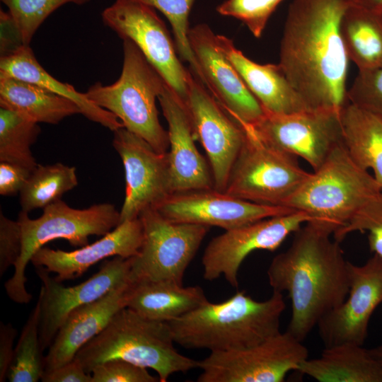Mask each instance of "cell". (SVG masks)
Instances as JSON below:
<instances>
[{"label": "cell", "mask_w": 382, "mask_h": 382, "mask_svg": "<svg viewBox=\"0 0 382 382\" xmlns=\"http://www.w3.org/2000/svg\"><path fill=\"white\" fill-rule=\"evenodd\" d=\"M340 32L348 59L359 70L382 67V14L352 1L342 16Z\"/></svg>", "instance_id": "cell-29"}, {"label": "cell", "mask_w": 382, "mask_h": 382, "mask_svg": "<svg viewBox=\"0 0 382 382\" xmlns=\"http://www.w3.org/2000/svg\"><path fill=\"white\" fill-rule=\"evenodd\" d=\"M92 382H157L158 377L146 368L129 361L114 359L96 365L91 371Z\"/></svg>", "instance_id": "cell-38"}, {"label": "cell", "mask_w": 382, "mask_h": 382, "mask_svg": "<svg viewBox=\"0 0 382 382\" xmlns=\"http://www.w3.org/2000/svg\"><path fill=\"white\" fill-rule=\"evenodd\" d=\"M0 108L37 123L51 125L81 114L79 107L68 98L33 83L6 76L0 77Z\"/></svg>", "instance_id": "cell-27"}, {"label": "cell", "mask_w": 382, "mask_h": 382, "mask_svg": "<svg viewBox=\"0 0 382 382\" xmlns=\"http://www.w3.org/2000/svg\"><path fill=\"white\" fill-rule=\"evenodd\" d=\"M154 208L173 222L217 226L224 230L296 211L251 202L214 188L175 192Z\"/></svg>", "instance_id": "cell-17"}, {"label": "cell", "mask_w": 382, "mask_h": 382, "mask_svg": "<svg viewBox=\"0 0 382 382\" xmlns=\"http://www.w3.org/2000/svg\"><path fill=\"white\" fill-rule=\"evenodd\" d=\"M311 221L306 213L295 211L225 230L213 238L204 251V278L212 281L223 276L237 288L239 268L249 254L258 250H275L289 235Z\"/></svg>", "instance_id": "cell-13"}, {"label": "cell", "mask_w": 382, "mask_h": 382, "mask_svg": "<svg viewBox=\"0 0 382 382\" xmlns=\"http://www.w3.org/2000/svg\"><path fill=\"white\" fill-rule=\"evenodd\" d=\"M267 271L273 291L287 292L291 316L286 331L303 342L320 320L349 292V263L340 242L325 227L308 221Z\"/></svg>", "instance_id": "cell-2"}, {"label": "cell", "mask_w": 382, "mask_h": 382, "mask_svg": "<svg viewBox=\"0 0 382 382\" xmlns=\"http://www.w3.org/2000/svg\"><path fill=\"white\" fill-rule=\"evenodd\" d=\"M342 144L361 169L372 170L382 187V118L347 103L340 111Z\"/></svg>", "instance_id": "cell-28"}, {"label": "cell", "mask_w": 382, "mask_h": 382, "mask_svg": "<svg viewBox=\"0 0 382 382\" xmlns=\"http://www.w3.org/2000/svg\"><path fill=\"white\" fill-rule=\"evenodd\" d=\"M78 185L76 169L62 163L38 164L20 191L21 209L28 213L61 199Z\"/></svg>", "instance_id": "cell-30"}, {"label": "cell", "mask_w": 382, "mask_h": 382, "mask_svg": "<svg viewBox=\"0 0 382 382\" xmlns=\"http://www.w3.org/2000/svg\"><path fill=\"white\" fill-rule=\"evenodd\" d=\"M186 106L196 140L207 154L214 188L224 192L232 167L243 146L245 131L190 69Z\"/></svg>", "instance_id": "cell-15"}, {"label": "cell", "mask_w": 382, "mask_h": 382, "mask_svg": "<svg viewBox=\"0 0 382 382\" xmlns=\"http://www.w3.org/2000/svg\"><path fill=\"white\" fill-rule=\"evenodd\" d=\"M352 0H293L279 64L310 110L340 112L348 103L342 16Z\"/></svg>", "instance_id": "cell-1"}, {"label": "cell", "mask_w": 382, "mask_h": 382, "mask_svg": "<svg viewBox=\"0 0 382 382\" xmlns=\"http://www.w3.org/2000/svg\"><path fill=\"white\" fill-rule=\"evenodd\" d=\"M139 218L143 242L138 254L132 257L131 282L169 280L183 284L186 269L210 227L171 221L154 207L142 211Z\"/></svg>", "instance_id": "cell-9"}, {"label": "cell", "mask_w": 382, "mask_h": 382, "mask_svg": "<svg viewBox=\"0 0 382 382\" xmlns=\"http://www.w3.org/2000/svg\"><path fill=\"white\" fill-rule=\"evenodd\" d=\"M308 358L306 346L286 330L248 348L211 352L198 361L197 381L282 382Z\"/></svg>", "instance_id": "cell-10"}, {"label": "cell", "mask_w": 382, "mask_h": 382, "mask_svg": "<svg viewBox=\"0 0 382 382\" xmlns=\"http://www.w3.org/2000/svg\"><path fill=\"white\" fill-rule=\"evenodd\" d=\"M208 301L202 287L173 281L132 282L127 307L150 320L170 322Z\"/></svg>", "instance_id": "cell-24"}, {"label": "cell", "mask_w": 382, "mask_h": 382, "mask_svg": "<svg viewBox=\"0 0 382 382\" xmlns=\"http://www.w3.org/2000/svg\"><path fill=\"white\" fill-rule=\"evenodd\" d=\"M41 381L43 382H92V375L86 372L80 361L74 358L56 369L43 372Z\"/></svg>", "instance_id": "cell-41"}, {"label": "cell", "mask_w": 382, "mask_h": 382, "mask_svg": "<svg viewBox=\"0 0 382 382\" xmlns=\"http://www.w3.org/2000/svg\"><path fill=\"white\" fill-rule=\"evenodd\" d=\"M159 10L169 21L175 45L181 59L187 62L192 74L199 79V68L190 45L189 16L195 0H137Z\"/></svg>", "instance_id": "cell-34"}, {"label": "cell", "mask_w": 382, "mask_h": 382, "mask_svg": "<svg viewBox=\"0 0 382 382\" xmlns=\"http://www.w3.org/2000/svg\"><path fill=\"white\" fill-rule=\"evenodd\" d=\"M31 171L19 164L0 161V195L9 197L20 192Z\"/></svg>", "instance_id": "cell-40"}, {"label": "cell", "mask_w": 382, "mask_h": 382, "mask_svg": "<svg viewBox=\"0 0 382 382\" xmlns=\"http://www.w3.org/2000/svg\"><path fill=\"white\" fill-rule=\"evenodd\" d=\"M349 283L345 300L317 325L325 347L346 342L363 345L371 315L382 303V258L374 254L362 265L349 262Z\"/></svg>", "instance_id": "cell-19"}, {"label": "cell", "mask_w": 382, "mask_h": 382, "mask_svg": "<svg viewBox=\"0 0 382 382\" xmlns=\"http://www.w3.org/2000/svg\"><path fill=\"white\" fill-rule=\"evenodd\" d=\"M112 146L120 156L125 175L120 224L156 207L173 193V188L168 151H156L124 127L114 131Z\"/></svg>", "instance_id": "cell-14"}, {"label": "cell", "mask_w": 382, "mask_h": 382, "mask_svg": "<svg viewBox=\"0 0 382 382\" xmlns=\"http://www.w3.org/2000/svg\"><path fill=\"white\" fill-rule=\"evenodd\" d=\"M347 98L348 103L382 118V67L359 70Z\"/></svg>", "instance_id": "cell-37"}, {"label": "cell", "mask_w": 382, "mask_h": 382, "mask_svg": "<svg viewBox=\"0 0 382 382\" xmlns=\"http://www.w3.org/2000/svg\"><path fill=\"white\" fill-rule=\"evenodd\" d=\"M17 220L22 231V253L4 286L13 301L28 303L33 296L26 289L25 269L37 250L55 239L66 240L75 247L84 246L91 236H104L117 227L120 214L110 203L75 209L59 199L45 207L37 219H30L21 210Z\"/></svg>", "instance_id": "cell-7"}, {"label": "cell", "mask_w": 382, "mask_h": 382, "mask_svg": "<svg viewBox=\"0 0 382 382\" xmlns=\"http://www.w3.org/2000/svg\"><path fill=\"white\" fill-rule=\"evenodd\" d=\"M285 307L282 293L273 291L269 299L259 301L238 291L221 303L208 301L168 323L175 343L184 348L233 351L253 347L279 333Z\"/></svg>", "instance_id": "cell-3"}, {"label": "cell", "mask_w": 382, "mask_h": 382, "mask_svg": "<svg viewBox=\"0 0 382 382\" xmlns=\"http://www.w3.org/2000/svg\"><path fill=\"white\" fill-rule=\"evenodd\" d=\"M283 0H225L217 8L222 16L241 21L254 37H261L268 20Z\"/></svg>", "instance_id": "cell-36"}, {"label": "cell", "mask_w": 382, "mask_h": 382, "mask_svg": "<svg viewBox=\"0 0 382 382\" xmlns=\"http://www.w3.org/2000/svg\"><path fill=\"white\" fill-rule=\"evenodd\" d=\"M132 261V257L115 256L105 261L98 272L88 279L69 287L57 281L44 267H35L36 274L42 282L39 294L41 301L39 337L42 352L50 347L72 311L131 282Z\"/></svg>", "instance_id": "cell-16"}, {"label": "cell", "mask_w": 382, "mask_h": 382, "mask_svg": "<svg viewBox=\"0 0 382 382\" xmlns=\"http://www.w3.org/2000/svg\"><path fill=\"white\" fill-rule=\"evenodd\" d=\"M122 40L123 64L119 79L110 85L96 82L84 93L156 151L167 152L168 132L160 123L156 104L166 83L132 41Z\"/></svg>", "instance_id": "cell-5"}, {"label": "cell", "mask_w": 382, "mask_h": 382, "mask_svg": "<svg viewBox=\"0 0 382 382\" xmlns=\"http://www.w3.org/2000/svg\"><path fill=\"white\" fill-rule=\"evenodd\" d=\"M12 77L43 87L74 102L81 114L112 131L124 127L120 120L109 111L88 99L85 93L71 85L62 83L50 75L40 64L30 45H24L15 52L0 59V77Z\"/></svg>", "instance_id": "cell-26"}, {"label": "cell", "mask_w": 382, "mask_h": 382, "mask_svg": "<svg viewBox=\"0 0 382 382\" xmlns=\"http://www.w3.org/2000/svg\"><path fill=\"white\" fill-rule=\"evenodd\" d=\"M8 8L23 42L30 45L32 38L45 20L62 5H83L91 0H1Z\"/></svg>", "instance_id": "cell-33"}, {"label": "cell", "mask_w": 382, "mask_h": 382, "mask_svg": "<svg viewBox=\"0 0 382 382\" xmlns=\"http://www.w3.org/2000/svg\"><path fill=\"white\" fill-rule=\"evenodd\" d=\"M40 132L38 123L16 112L0 108V161L34 170L38 163L30 148Z\"/></svg>", "instance_id": "cell-31"}, {"label": "cell", "mask_w": 382, "mask_h": 382, "mask_svg": "<svg viewBox=\"0 0 382 382\" xmlns=\"http://www.w3.org/2000/svg\"><path fill=\"white\" fill-rule=\"evenodd\" d=\"M143 242V227L138 217L120 223L117 227L91 244L72 251L42 247L33 255L35 267L42 266L56 274L62 282L81 276L91 266L112 256L129 258L136 256Z\"/></svg>", "instance_id": "cell-21"}, {"label": "cell", "mask_w": 382, "mask_h": 382, "mask_svg": "<svg viewBox=\"0 0 382 382\" xmlns=\"http://www.w3.org/2000/svg\"><path fill=\"white\" fill-rule=\"evenodd\" d=\"M174 343L168 322L148 319L125 307L74 358L90 374L98 364L120 359L151 369L160 382H166L174 374L198 367V361L180 354Z\"/></svg>", "instance_id": "cell-4"}, {"label": "cell", "mask_w": 382, "mask_h": 382, "mask_svg": "<svg viewBox=\"0 0 382 382\" xmlns=\"http://www.w3.org/2000/svg\"><path fill=\"white\" fill-rule=\"evenodd\" d=\"M216 41L265 113L291 114L310 110L279 64L252 61L225 35H216Z\"/></svg>", "instance_id": "cell-23"}, {"label": "cell", "mask_w": 382, "mask_h": 382, "mask_svg": "<svg viewBox=\"0 0 382 382\" xmlns=\"http://www.w3.org/2000/svg\"><path fill=\"white\" fill-rule=\"evenodd\" d=\"M132 282L72 311L59 329L44 358L45 371L74 359L78 351L98 335L120 309L127 307Z\"/></svg>", "instance_id": "cell-22"}, {"label": "cell", "mask_w": 382, "mask_h": 382, "mask_svg": "<svg viewBox=\"0 0 382 382\" xmlns=\"http://www.w3.org/2000/svg\"><path fill=\"white\" fill-rule=\"evenodd\" d=\"M40 315L41 301L38 296L14 349L6 376L10 382H37L41 379L45 357L39 337Z\"/></svg>", "instance_id": "cell-32"}, {"label": "cell", "mask_w": 382, "mask_h": 382, "mask_svg": "<svg viewBox=\"0 0 382 382\" xmlns=\"http://www.w3.org/2000/svg\"><path fill=\"white\" fill-rule=\"evenodd\" d=\"M250 125L263 141L303 159L313 170L342 144L340 112L331 110L265 113L258 122Z\"/></svg>", "instance_id": "cell-12"}, {"label": "cell", "mask_w": 382, "mask_h": 382, "mask_svg": "<svg viewBox=\"0 0 382 382\" xmlns=\"http://www.w3.org/2000/svg\"><path fill=\"white\" fill-rule=\"evenodd\" d=\"M355 231L367 232L370 250L382 258V190L361 207L333 238L340 243Z\"/></svg>", "instance_id": "cell-35"}, {"label": "cell", "mask_w": 382, "mask_h": 382, "mask_svg": "<svg viewBox=\"0 0 382 382\" xmlns=\"http://www.w3.org/2000/svg\"><path fill=\"white\" fill-rule=\"evenodd\" d=\"M297 371L319 382H382V364L369 349L349 342L325 347Z\"/></svg>", "instance_id": "cell-25"}, {"label": "cell", "mask_w": 382, "mask_h": 382, "mask_svg": "<svg viewBox=\"0 0 382 382\" xmlns=\"http://www.w3.org/2000/svg\"><path fill=\"white\" fill-rule=\"evenodd\" d=\"M104 24L141 50L186 105L190 69L181 63L166 25L155 8L137 0H115L102 13Z\"/></svg>", "instance_id": "cell-11"}, {"label": "cell", "mask_w": 382, "mask_h": 382, "mask_svg": "<svg viewBox=\"0 0 382 382\" xmlns=\"http://www.w3.org/2000/svg\"><path fill=\"white\" fill-rule=\"evenodd\" d=\"M1 57L9 55L25 45L21 34L8 12L1 9Z\"/></svg>", "instance_id": "cell-42"}, {"label": "cell", "mask_w": 382, "mask_h": 382, "mask_svg": "<svg viewBox=\"0 0 382 382\" xmlns=\"http://www.w3.org/2000/svg\"><path fill=\"white\" fill-rule=\"evenodd\" d=\"M371 354L382 364V345L369 349Z\"/></svg>", "instance_id": "cell-45"}, {"label": "cell", "mask_w": 382, "mask_h": 382, "mask_svg": "<svg viewBox=\"0 0 382 382\" xmlns=\"http://www.w3.org/2000/svg\"><path fill=\"white\" fill-rule=\"evenodd\" d=\"M22 231L18 220L0 213V275L15 266L22 253Z\"/></svg>", "instance_id": "cell-39"}, {"label": "cell", "mask_w": 382, "mask_h": 382, "mask_svg": "<svg viewBox=\"0 0 382 382\" xmlns=\"http://www.w3.org/2000/svg\"><path fill=\"white\" fill-rule=\"evenodd\" d=\"M352 2L364 8L382 14V0H352Z\"/></svg>", "instance_id": "cell-44"}, {"label": "cell", "mask_w": 382, "mask_h": 382, "mask_svg": "<svg viewBox=\"0 0 382 382\" xmlns=\"http://www.w3.org/2000/svg\"><path fill=\"white\" fill-rule=\"evenodd\" d=\"M238 123L245 131V140L224 192L260 204L284 207L310 173L296 156L260 139L249 124Z\"/></svg>", "instance_id": "cell-8"}, {"label": "cell", "mask_w": 382, "mask_h": 382, "mask_svg": "<svg viewBox=\"0 0 382 382\" xmlns=\"http://www.w3.org/2000/svg\"><path fill=\"white\" fill-rule=\"evenodd\" d=\"M188 39L199 79L223 109L238 122H258L265 114L263 108L220 50L210 27L205 23L191 27Z\"/></svg>", "instance_id": "cell-18"}, {"label": "cell", "mask_w": 382, "mask_h": 382, "mask_svg": "<svg viewBox=\"0 0 382 382\" xmlns=\"http://www.w3.org/2000/svg\"><path fill=\"white\" fill-rule=\"evenodd\" d=\"M158 100L168 126V155L173 192L214 188L210 166L195 143L186 105L166 83Z\"/></svg>", "instance_id": "cell-20"}, {"label": "cell", "mask_w": 382, "mask_h": 382, "mask_svg": "<svg viewBox=\"0 0 382 382\" xmlns=\"http://www.w3.org/2000/svg\"><path fill=\"white\" fill-rule=\"evenodd\" d=\"M382 190L369 171L350 158L343 144L286 201L284 207L306 213L333 235Z\"/></svg>", "instance_id": "cell-6"}, {"label": "cell", "mask_w": 382, "mask_h": 382, "mask_svg": "<svg viewBox=\"0 0 382 382\" xmlns=\"http://www.w3.org/2000/svg\"><path fill=\"white\" fill-rule=\"evenodd\" d=\"M17 330L11 323H0V381L6 378L7 372L12 361L14 349L13 342Z\"/></svg>", "instance_id": "cell-43"}]
</instances>
